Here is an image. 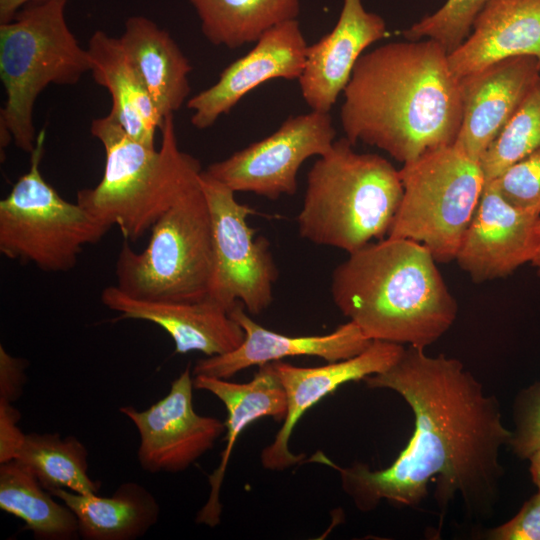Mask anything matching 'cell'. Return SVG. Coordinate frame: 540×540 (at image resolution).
<instances>
[{"label":"cell","instance_id":"1","mask_svg":"<svg viewBox=\"0 0 540 540\" xmlns=\"http://www.w3.org/2000/svg\"><path fill=\"white\" fill-rule=\"evenodd\" d=\"M363 380L368 388L398 393L410 406L415 428L408 445L381 470L363 463L340 467L321 453L311 460L338 471L342 489L362 512L383 500L416 507L434 482L442 509L459 499L469 517L490 516L503 476L500 450L512 436L497 399L484 392L458 359L429 356L414 346L405 348L391 368Z\"/></svg>","mask_w":540,"mask_h":540},{"label":"cell","instance_id":"2","mask_svg":"<svg viewBox=\"0 0 540 540\" xmlns=\"http://www.w3.org/2000/svg\"><path fill=\"white\" fill-rule=\"evenodd\" d=\"M343 94L340 122L353 145L375 146L404 164L457 138L460 82L447 51L432 39L362 54Z\"/></svg>","mask_w":540,"mask_h":540},{"label":"cell","instance_id":"3","mask_svg":"<svg viewBox=\"0 0 540 540\" xmlns=\"http://www.w3.org/2000/svg\"><path fill=\"white\" fill-rule=\"evenodd\" d=\"M334 304L370 340L424 348L453 325L458 305L430 251L387 237L349 254L332 273Z\"/></svg>","mask_w":540,"mask_h":540},{"label":"cell","instance_id":"4","mask_svg":"<svg viewBox=\"0 0 540 540\" xmlns=\"http://www.w3.org/2000/svg\"><path fill=\"white\" fill-rule=\"evenodd\" d=\"M161 145H147L126 133L110 114L96 118L91 134L105 152L99 183L77 192L76 202L98 221L117 226L136 242L172 203L200 179V162L178 147L174 115L164 117Z\"/></svg>","mask_w":540,"mask_h":540},{"label":"cell","instance_id":"5","mask_svg":"<svg viewBox=\"0 0 540 540\" xmlns=\"http://www.w3.org/2000/svg\"><path fill=\"white\" fill-rule=\"evenodd\" d=\"M353 146L343 137L318 157L297 216L302 238L348 254L388 235L403 195L399 170Z\"/></svg>","mask_w":540,"mask_h":540},{"label":"cell","instance_id":"6","mask_svg":"<svg viewBox=\"0 0 540 540\" xmlns=\"http://www.w3.org/2000/svg\"><path fill=\"white\" fill-rule=\"evenodd\" d=\"M67 2H34L0 23V78L6 93L0 110L2 149L12 141L31 154L37 139L33 110L38 96L51 84L75 85L90 72L88 50L65 19Z\"/></svg>","mask_w":540,"mask_h":540},{"label":"cell","instance_id":"7","mask_svg":"<svg viewBox=\"0 0 540 540\" xmlns=\"http://www.w3.org/2000/svg\"><path fill=\"white\" fill-rule=\"evenodd\" d=\"M150 231L146 248L139 252L124 239L115 262L116 286L145 300L198 301L208 297L214 245L210 209L200 179L178 196Z\"/></svg>","mask_w":540,"mask_h":540},{"label":"cell","instance_id":"8","mask_svg":"<svg viewBox=\"0 0 540 540\" xmlns=\"http://www.w3.org/2000/svg\"><path fill=\"white\" fill-rule=\"evenodd\" d=\"M399 175L403 195L387 236L421 243L436 262L455 261L485 185L480 162L452 144L404 163Z\"/></svg>","mask_w":540,"mask_h":540},{"label":"cell","instance_id":"9","mask_svg":"<svg viewBox=\"0 0 540 540\" xmlns=\"http://www.w3.org/2000/svg\"><path fill=\"white\" fill-rule=\"evenodd\" d=\"M45 130L31 153L29 170L0 200V253L44 272L73 269L85 246L111 229L77 202L65 200L42 176Z\"/></svg>","mask_w":540,"mask_h":540},{"label":"cell","instance_id":"10","mask_svg":"<svg viewBox=\"0 0 540 540\" xmlns=\"http://www.w3.org/2000/svg\"><path fill=\"white\" fill-rule=\"evenodd\" d=\"M200 185L212 222L214 271L209 297L229 310L238 302L254 315L273 301L278 270L265 237L255 238L247 218L254 210L239 203L235 192L201 172Z\"/></svg>","mask_w":540,"mask_h":540},{"label":"cell","instance_id":"11","mask_svg":"<svg viewBox=\"0 0 540 540\" xmlns=\"http://www.w3.org/2000/svg\"><path fill=\"white\" fill-rule=\"evenodd\" d=\"M335 136L329 112L311 110L288 117L270 136L210 164L205 172L235 193L276 200L296 193L301 165L325 154Z\"/></svg>","mask_w":540,"mask_h":540},{"label":"cell","instance_id":"12","mask_svg":"<svg viewBox=\"0 0 540 540\" xmlns=\"http://www.w3.org/2000/svg\"><path fill=\"white\" fill-rule=\"evenodd\" d=\"M192 373L189 364L171 382L166 396L144 410L119 408L138 431L137 459L148 473L185 471L225 432L224 422L194 410Z\"/></svg>","mask_w":540,"mask_h":540},{"label":"cell","instance_id":"13","mask_svg":"<svg viewBox=\"0 0 540 540\" xmlns=\"http://www.w3.org/2000/svg\"><path fill=\"white\" fill-rule=\"evenodd\" d=\"M404 350L401 344L373 340L358 355L323 366L298 367L282 360L272 362L285 392L287 411L273 441L261 452L262 466L283 471L301 463L305 455L292 453L289 440L304 413L341 385L388 370Z\"/></svg>","mask_w":540,"mask_h":540},{"label":"cell","instance_id":"14","mask_svg":"<svg viewBox=\"0 0 540 540\" xmlns=\"http://www.w3.org/2000/svg\"><path fill=\"white\" fill-rule=\"evenodd\" d=\"M539 217L540 208L514 206L485 182L455 261L476 283L511 275L532 259Z\"/></svg>","mask_w":540,"mask_h":540},{"label":"cell","instance_id":"15","mask_svg":"<svg viewBox=\"0 0 540 540\" xmlns=\"http://www.w3.org/2000/svg\"><path fill=\"white\" fill-rule=\"evenodd\" d=\"M307 47L297 19L268 30L246 55L220 73L215 84L187 100L192 111L191 124L197 129L211 127L247 93L268 80H298L305 66Z\"/></svg>","mask_w":540,"mask_h":540},{"label":"cell","instance_id":"16","mask_svg":"<svg viewBox=\"0 0 540 540\" xmlns=\"http://www.w3.org/2000/svg\"><path fill=\"white\" fill-rule=\"evenodd\" d=\"M539 76L537 59L517 56L460 78L462 119L454 145L480 162Z\"/></svg>","mask_w":540,"mask_h":540},{"label":"cell","instance_id":"17","mask_svg":"<svg viewBox=\"0 0 540 540\" xmlns=\"http://www.w3.org/2000/svg\"><path fill=\"white\" fill-rule=\"evenodd\" d=\"M100 299L119 314L118 319L143 320L162 328L178 354L222 355L236 349L245 337L230 310L209 296L198 301L145 300L110 285L102 290Z\"/></svg>","mask_w":540,"mask_h":540},{"label":"cell","instance_id":"18","mask_svg":"<svg viewBox=\"0 0 540 540\" xmlns=\"http://www.w3.org/2000/svg\"><path fill=\"white\" fill-rule=\"evenodd\" d=\"M245 310L244 305L238 302L229 311L244 330L243 342L231 352L198 360L192 371L193 376L229 379L251 366H262L296 356H313L335 362L358 355L373 341L350 320L324 335H284L258 324Z\"/></svg>","mask_w":540,"mask_h":540},{"label":"cell","instance_id":"19","mask_svg":"<svg viewBox=\"0 0 540 540\" xmlns=\"http://www.w3.org/2000/svg\"><path fill=\"white\" fill-rule=\"evenodd\" d=\"M386 35L384 19L367 11L362 0H343L334 28L307 47L298 81L311 110L329 112L346 88L363 51Z\"/></svg>","mask_w":540,"mask_h":540},{"label":"cell","instance_id":"20","mask_svg":"<svg viewBox=\"0 0 540 540\" xmlns=\"http://www.w3.org/2000/svg\"><path fill=\"white\" fill-rule=\"evenodd\" d=\"M195 389L208 391L225 406L227 418L226 445L218 467L208 476L210 493L198 511L196 522L214 528L221 522L222 504L220 491L234 445L242 431L254 421L271 417L283 421L286 415V397L273 363L259 366L254 378L246 383L228 379L196 375Z\"/></svg>","mask_w":540,"mask_h":540},{"label":"cell","instance_id":"21","mask_svg":"<svg viewBox=\"0 0 540 540\" xmlns=\"http://www.w3.org/2000/svg\"><path fill=\"white\" fill-rule=\"evenodd\" d=\"M530 56L540 68V0H490L448 62L458 78L502 59Z\"/></svg>","mask_w":540,"mask_h":540},{"label":"cell","instance_id":"22","mask_svg":"<svg viewBox=\"0 0 540 540\" xmlns=\"http://www.w3.org/2000/svg\"><path fill=\"white\" fill-rule=\"evenodd\" d=\"M92 77L108 90L112 99L110 114L128 135L155 146V134L164 118L154 105L120 38L102 30L88 42Z\"/></svg>","mask_w":540,"mask_h":540},{"label":"cell","instance_id":"23","mask_svg":"<svg viewBox=\"0 0 540 540\" xmlns=\"http://www.w3.org/2000/svg\"><path fill=\"white\" fill-rule=\"evenodd\" d=\"M119 38L161 116L174 115L191 91L189 59L165 29L144 16L129 17Z\"/></svg>","mask_w":540,"mask_h":540},{"label":"cell","instance_id":"24","mask_svg":"<svg viewBox=\"0 0 540 540\" xmlns=\"http://www.w3.org/2000/svg\"><path fill=\"white\" fill-rule=\"evenodd\" d=\"M50 493L73 511L79 535L85 540H135L144 536L160 515L156 497L132 481L122 483L108 497L65 489Z\"/></svg>","mask_w":540,"mask_h":540},{"label":"cell","instance_id":"25","mask_svg":"<svg viewBox=\"0 0 540 540\" xmlns=\"http://www.w3.org/2000/svg\"><path fill=\"white\" fill-rule=\"evenodd\" d=\"M36 476L14 459L0 463V508L25 523L38 540H74L80 537L73 511L55 501Z\"/></svg>","mask_w":540,"mask_h":540},{"label":"cell","instance_id":"26","mask_svg":"<svg viewBox=\"0 0 540 540\" xmlns=\"http://www.w3.org/2000/svg\"><path fill=\"white\" fill-rule=\"evenodd\" d=\"M204 37L235 49L255 43L273 27L297 19L303 0H188Z\"/></svg>","mask_w":540,"mask_h":540},{"label":"cell","instance_id":"27","mask_svg":"<svg viewBox=\"0 0 540 540\" xmlns=\"http://www.w3.org/2000/svg\"><path fill=\"white\" fill-rule=\"evenodd\" d=\"M24 464L49 492L65 489L78 494H96L100 483L88 475V451L75 436L59 433H29L17 452Z\"/></svg>","mask_w":540,"mask_h":540},{"label":"cell","instance_id":"28","mask_svg":"<svg viewBox=\"0 0 540 540\" xmlns=\"http://www.w3.org/2000/svg\"><path fill=\"white\" fill-rule=\"evenodd\" d=\"M540 149V76L480 160L485 182Z\"/></svg>","mask_w":540,"mask_h":540},{"label":"cell","instance_id":"29","mask_svg":"<svg viewBox=\"0 0 540 540\" xmlns=\"http://www.w3.org/2000/svg\"><path fill=\"white\" fill-rule=\"evenodd\" d=\"M489 1L447 0L435 13L404 30L403 35L410 41L432 39L450 54L468 38L476 17Z\"/></svg>","mask_w":540,"mask_h":540},{"label":"cell","instance_id":"30","mask_svg":"<svg viewBox=\"0 0 540 540\" xmlns=\"http://www.w3.org/2000/svg\"><path fill=\"white\" fill-rule=\"evenodd\" d=\"M491 181L510 204L520 208H540V149Z\"/></svg>","mask_w":540,"mask_h":540},{"label":"cell","instance_id":"31","mask_svg":"<svg viewBox=\"0 0 540 540\" xmlns=\"http://www.w3.org/2000/svg\"><path fill=\"white\" fill-rule=\"evenodd\" d=\"M514 423L509 447L520 459L540 448V382L521 391L514 404Z\"/></svg>","mask_w":540,"mask_h":540},{"label":"cell","instance_id":"32","mask_svg":"<svg viewBox=\"0 0 540 540\" xmlns=\"http://www.w3.org/2000/svg\"><path fill=\"white\" fill-rule=\"evenodd\" d=\"M489 539L540 540V491L529 498L506 523L491 529Z\"/></svg>","mask_w":540,"mask_h":540},{"label":"cell","instance_id":"33","mask_svg":"<svg viewBox=\"0 0 540 540\" xmlns=\"http://www.w3.org/2000/svg\"><path fill=\"white\" fill-rule=\"evenodd\" d=\"M27 364L25 359L12 356L0 345V401L13 403L21 397Z\"/></svg>","mask_w":540,"mask_h":540},{"label":"cell","instance_id":"34","mask_svg":"<svg viewBox=\"0 0 540 540\" xmlns=\"http://www.w3.org/2000/svg\"><path fill=\"white\" fill-rule=\"evenodd\" d=\"M21 413L12 403L0 401V463L14 460L26 434L18 426Z\"/></svg>","mask_w":540,"mask_h":540},{"label":"cell","instance_id":"35","mask_svg":"<svg viewBox=\"0 0 540 540\" xmlns=\"http://www.w3.org/2000/svg\"><path fill=\"white\" fill-rule=\"evenodd\" d=\"M42 0H0V23L14 18L21 7Z\"/></svg>","mask_w":540,"mask_h":540},{"label":"cell","instance_id":"36","mask_svg":"<svg viewBox=\"0 0 540 540\" xmlns=\"http://www.w3.org/2000/svg\"><path fill=\"white\" fill-rule=\"evenodd\" d=\"M528 459L530 461V473L533 483L540 491V448L537 449Z\"/></svg>","mask_w":540,"mask_h":540},{"label":"cell","instance_id":"37","mask_svg":"<svg viewBox=\"0 0 540 540\" xmlns=\"http://www.w3.org/2000/svg\"><path fill=\"white\" fill-rule=\"evenodd\" d=\"M530 263L540 275V217L538 218L535 226V243Z\"/></svg>","mask_w":540,"mask_h":540}]
</instances>
